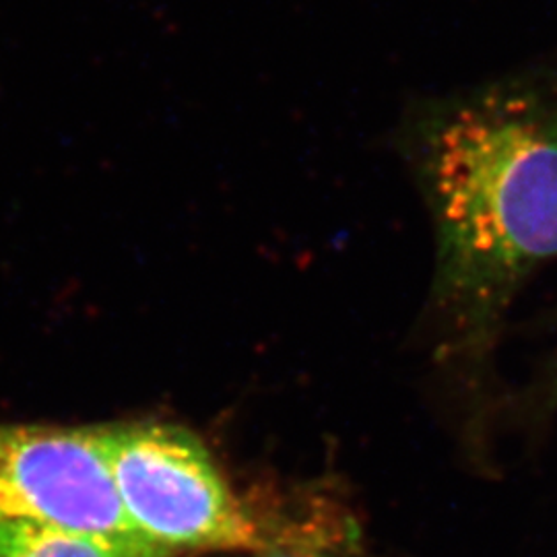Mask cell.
<instances>
[{"instance_id": "obj_3", "label": "cell", "mask_w": 557, "mask_h": 557, "mask_svg": "<svg viewBox=\"0 0 557 557\" xmlns=\"http://www.w3.org/2000/svg\"><path fill=\"white\" fill-rule=\"evenodd\" d=\"M9 520L94 535L135 557H172L126 517L94 428L0 425V522Z\"/></svg>"}, {"instance_id": "obj_4", "label": "cell", "mask_w": 557, "mask_h": 557, "mask_svg": "<svg viewBox=\"0 0 557 557\" xmlns=\"http://www.w3.org/2000/svg\"><path fill=\"white\" fill-rule=\"evenodd\" d=\"M0 557H135L94 535L32 520L0 522Z\"/></svg>"}, {"instance_id": "obj_5", "label": "cell", "mask_w": 557, "mask_h": 557, "mask_svg": "<svg viewBox=\"0 0 557 557\" xmlns=\"http://www.w3.org/2000/svg\"><path fill=\"white\" fill-rule=\"evenodd\" d=\"M262 557H319L314 556V554H304V552H289V549H275V552H269L267 556Z\"/></svg>"}, {"instance_id": "obj_1", "label": "cell", "mask_w": 557, "mask_h": 557, "mask_svg": "<svg viewBox=\"0 0 557 557\" xmlns=\"http://www.w3.org/2000/svg\"><path fill=\"white\" fill-rule=\"evenodd\" d=\"M398 143L434 230L432 314L481 354L557 259V60L421 101Z\"/></svg>"}, {"instance_id": "obj_2", "label": "cell", "mask_w": 557, "mask_h": 557, "mask_svg": "<svg viewBox=\"0 0 557 557\" xmlns=\"http://www.w3.org/2000/svg\"><path fill=\"white\" fill-rule=\"evenodd\" d=\"M126 517L174 557L207 549H271V529L239 502L188 432L128 423L94 428Z\"/></svg>"}]
</instances>
